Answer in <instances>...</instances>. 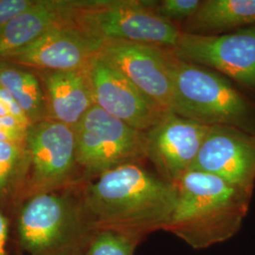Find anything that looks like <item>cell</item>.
I'll return each instance as SVG.
<instances>
[{"mask_svg": "<svg viewBox=\"0 0 255 255\" xmlns=\"http://www.w3.org/2000/svg\"><path fill=\"white\" fill-rule=\"evenodd\" d=\"M177 186L145 163L117 166L80 185V196L94 231H114L141 242L164 231L177 201Z\"/></svg>", "mask_w": 255, "mask_h": 255, "instance_id": "obj_1", "label": "cell"}, {"mask_svg": "<svg viewBox=\"0 0 255 255\" xmlns=\"http://www.w3.org/2000/svg\"><path fill=\"white\" fill-rule=\"evenodd\" d=\"M177 201L164 231L195 250L234 237L249 209L251 192L215 175L191 169L177 182Z\"/></svg>", "mask_w": 255, "mask_h": 255, "instance_id": "obj_2", "label": "cell"}, {"mask_svg": "<svg viewBox=\"0 0 255 255\" xmlns=\"http://www.w3.org/2000/svg\"><path fill=\"white\" fill-rule=\"evenodd\" d=\"M13 243L24 255H84L93 233L80 185L29 196L13 210Z\"/></svg>", "mask_w": 255, "mask_h": 255, "instance_id": "obj_3", "label": "cell"}, {"mask_svg": "<svg viewBox=\"0 0 255 255\" xmlns=\"http://www.w3.org/2000/svg\"><path fill=\"white\" fill-rule=\"evenodd\" d=\"M173 97L171 112L207 126L255 134V106L222 74L178 58L168 48Z\"/></svg>", "mask_w": 255, "mask_h": 255, "instance_id": "obj_4", "label": "cell"}, {"mask_svg": "<svg viewBox=\"0 0 255 255\" xmlns=\"http://www.w3.org/2000/svg\"><path fill=\"white\" fill-rule=\"evenodd\" d=\"M72 21L103 42L122 41L173 48L181 27L159 17L146 0H74Z\"/></svg>", "mask_w": 255, "mask_h": 255, "instance_id": "obj_5", "label": "cell"}, {"mask_svg": "<svg viewBox=\"0 0 255 255\" xmlns=\"http://www.w3.org/2000/svg\"><path fill=\"white\" fill-rule=\"evenodd\" d=\"M75 128L82 183L123 164L146 163V131L94 105Z\"/></svg>", "mask_w": 255, "mask_h": 255, "instance_id": "obj_6", "label": "cell"}, {"mask_svg": "<svg viewBox=\"0 0 255 255\" xmlns=\"http://www.w3.org/2000/svg\"><path fill=\"white\" fill-rule=\"evenodd\" d=\"M25 147L27 176L21 201L39 193L82 184L73 127L50 119L32 124L27 128Z\"/></svg>", "mask_w": 255, "mask_h": 255, "instance_id": "obj_7", "label": "cell"}, {"mask_svg": "<svg viewBox=\"0 0 255 255\" xmlns=\"http://www.w3.org/2000/svg\"><path fill=\"white\" fill-rule=\"evenodd\" d=\"M170 50L182 60L210 68L255 91V26L215 35L182 31Z\"/></svg>", "mask_w": 255, "mask_h": 255, "instance_id": "obj_8", "label": "cell"}, {"mask_svg": "<svg viewBox=\"0 0 255 255\" xmlns=\"http://www.w3.org/2000/svg\"><path fill=\"white\" fill-rule=\"evenodd\" d=\"M103 44L69 21L47 30L3 61L33 70H81L90 66Z\"/></svg>", "mask_w": 255, "mask_h": 255, "instance_id": "obj_9", "label": "cell"}, {"mask_svg": "<svg viewBox=\"0 0 255 255\" xmlns=\"http://www.w3.org/2000/svg\"><path fill=\"white\" fill-rule=\"evenodd\" d=\"M210 128L167 112L146 131V161L165 181L177 184L191 169Z\"/></svg>", "mask_w": 255, "mask_h": 255, "instance_id": "obj_10", "label": "cell"}, {"mask_svg": "<svg viewBox=\"0 0 255 255\" xmlns=\"http://www.w3.org/2000/svg\"><path fill=\"white\" fill-rule=\"evenodd\" d=\"M99 57L126 77L166 111L172 107V80L168 48L146 44L108 41Z\"/></svg>", "mask_w": 255, "mask_h": 255, "instance_id": "obj_11", "label": "cell"}, {"mask_svg": "<svg viewBox=\"0 0 255 255\" xmlns=\"http://www.w3.org/2000/svg\"><path fill=\"white\" fill-rule=\"evenodd\" d=\"M95 105L141 131H147L169 112L98 56L89 68Z\"/></svg>", "mask_w": 255, "mask_h": 255, "instance_id": "obj_12", "label": "cell"}, {"mask_svg": "<svg viewBox=\"0 0 255 255\" xmlns=\"http://www.w3.org/2000/svg\"><path fill=\"white\" fill-rule=\"evenodd\" d=\"M191 169L215 175L253 193L255 134L236 128L212 126Z\"/></svg>", "mask_w": 255, "mask_h": 255, "instance_id": "obj_13", "label": "cell"}, {"mask_svg": "<svg viewBox=\"0 0 255 255\" xmlns=\"http://www.w3.org/2000/svg\"><path fill=\"white\" fill-rule=\"evenodd\" d=\"M88 68L70 71L34 70L45 94L47 119L75 128L95 105Z\"/></svg>", "mask_w": 255, "mask_h": 255, "instance_id": "obj_14", "label": "cell"}, {"mask_svg": "<svg viewBox=\"0 0 255 255\" xmlns=\"http://www.w3.org/2000/svg\"><path fill=\"white\" fill-rule=\"evenodd\" d=\"M74 0H36L15 18L0 26V61L29 45L47 30L72 21Z\"/></svg>", "mask_w": 255, "mask_h": 255, "instance_id": "obj_15", "label": "cell"}, {"mask_svg": "<svg viewBox=\"0 0 255 255\" xmlns=\"http://www.w3.org/2000/svg\"><path fill=\"white\" fill-rule=\"evenodd\" d=\"M255 26V0H202L196 14L181 27L199 35L223 34Z\"/></svg>", "mask_w": 255, "mask_h": 255, "instance_id": "obj_16", "label": "cell"}, {"mask_svg": "<svg viewBox=\"0 0 255 255\" xmlns=\"http://www.w3.org/2000/svg\"><path fill=\"white\" fill-rule=\"evenodd\" d=\"M0 86L11 95L31 125L47 119L43 86L33 69L1 61Z\"/></svg>", "mask_w": 255, "mask_h": 255, "instance_id": "obj_17", "label": "cell"}, {"mask_svg": "<svg viewBox=\"0 0 255 255\" xmlns=\"http://www.w3.org/2000/svg\"><path fill=\"white\" fill-rule=\"evenodd\" d=\"M27 176L25 142L0 140V209L9 218L22 200Z\"/></svg>", "mask_w": 255, "mask_h": 255, "instance_id": "obj_18", "label": "cell"}, {"mask_svg": "<svg viewBox=\"0 0 255 255\" xmlns=\"http://www.w3.org/2000/svg\"><path fill=\"white\" fill-rule=\"evenodd\" d=\"M140 242L114 231H95L84 255H134Z\"/></svg>", "mask_w": 255, "mask_h": 255, "instance_id": "obj_19", "label": "cell"}, {"mask_svg": "<svg viewBox=\"0 0 255 255\" xmlns=\"http://www.w3.org/2000/svg\"><path fill=\"white\" fill-rule=\"evenodd\" d=\"M201 2L202 0L150 1V7L159 17L179 26L181 23H186L196 14Z\"/></svg>", "mask_w": 255, "mask_h": 255, "instance_id": "obj_20", "label": "cell"}, {"mask_svg": "<svg viewBox=\"0 0 255 255\" xmlns=\"http://www.w3.org/2000/svg\"><path fill=\"white\" fill-rule=\"evenodd\" d=\"M35 2L36 0H0V26L26 11Z\"/></svg>", "mask_w": 255, "mask_h": 255, "instance_id": "obj_21", "label": "cell"}, {"mask_svg": "<svg viewBox=\"0 0 255 255\" xmlns=\"http://www.w3.org/2000/svg\"><path fill=\"white\" fill-rule=\"evenodd\" d=\"M11 242H13L11 219L0 209V255H11Z\"/></svg>", "mask_w": 255, "mask_h": 255, "instance_id": "obj_22", "label": "cell"}, {"mask_svg": "<svg viewBox=\"0 0 255 255\" xmlns=\"http://www.w3.org/2000/svg\"><path fill=\"white\" fill-rule=\"evenodd\" d=\"M2 129V125H1V120H0V130Z\"/></svg>", "mask_w": 255, "mask_h": 255, "instance_id": "obj_23", "label": "cell"}]
</instances>
